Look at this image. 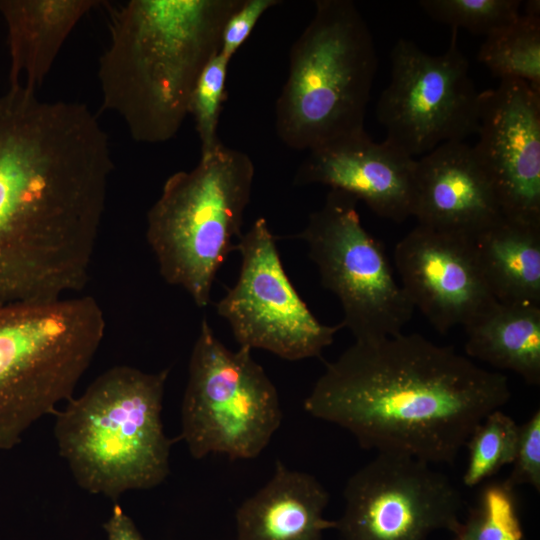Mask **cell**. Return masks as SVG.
<instances>
[{
  "label": "cell",
  "mask_w": 540,
  "mask_h": 540,
  "mask_svg": "<svg viewBox=\"0 0 540 540\" xmlns=\"http://www.w3.org/2000/svg\"><path fill=\"white\" fill-rule=\"evenodd\" d=\"M113 169L108 135L84 104L23 85L0 96V306L85 287Z\"/></svg>",
  "instance_id": "cell-1"
},
{
  "label": "cell",
  "mask_w": 540,
  "mask_h": 540,
  "mask_svg": "<svg viewBox=\"0 0 540 540\" xmlns=\"http://www.w3.org/2000/svg\"><path fill=\"white\" fill-rule=\"evenodd\" d=\"M511 397L508 378L418 333L357 342L326 365L303 403L361 448L452 464L474 428Z\"/></svg>",
  "instance_id": "cell-2"
},
{
  "label": "cell",
  "mask_w": 540,
  "mask_h": 540,
  "mask_svg": "<svg viewBox=\"0 0 540 540\" xmlns=\"http://www.w3.org/2000/svg\"><path fill=\"white\" fill-rule=\"evenodd\" d=\"M243 0H131L111 13L110 41L98 78L103 107L133 140L172 139L189 114L207 63L220 51L223 28Z\"/></svg>",
  "instance_id": "cell-3"
},
{
  "label": "cell",
  "mask_w": 540,
  "mask_h": 540,
  "mask_svg": "<svg viewBox=\"0 0 540 540\" xmlns=\"http://www.w3.org/2000/svg\"><path fill=\"white\" fill-rule=\"evenodd\" d=\"M168 374L113 366L55 412L58 452L79 487L116 500L166 480L172 441L161 413Z\"/></svg>",
  "instance_id": "cell-4"
},
{
  "label": "cell",
  "mask_w": 540,
  "mask_h": 540,
  "mask_svg": "<svg viewBox=\"0 0 540 540\" xmlns=\"http://www.w3.org/2000/svg\"><path fill=\"white\" fill-rule=\"evenodd\" d=\"M378 66L368 25L351 0H318L293 43L289 73L275 106L280 140L311 151L365 131Z\"/></svg>",
  "instance_id": "cell-5"
},
{
  "label": "cell",
  "mask_w": 540,
  "mask_h": 540,
  "mask_svg": "<svg viewBox=\"0 0 540 540\" xmlns=\"http://www.w3.org/2000/svg\"><path fill=\"white\" fill-rule=\"evenodd\" d=\"M105 328L91 296L0 306V450L74 396Z\"/></svg>",
  "instance_id": "cell-6"
},
{
  "label": "cell",
  "mask_w": 540,
  "mask_h": 540,
  "mask_svg": "<svg viewBox=\"0 0 540 540\" xmlns=\"http://www.w3.org/2000/svg\"><path fill=\"white\" fill-rule=\"evenodd\" d=\"M254 175L246 153L220 142L192 170L172 174L147 212L146 240L160 275L199 308L210 303L217 272L242 236Z\"/></svg>",
  "instance_id": "cell-7"
},
{
  "label": "cell",
  "mask_w": 540,
  "mask_h": 540,
  "mask_svg": "<svg viewBox=\"0 0 540 540\" xmlns=\"http://www.w3.org/2000/svg\"><path fill=\"white\" fill-rule=\"evenodd\" d=\"M281 421L277 388L251 349L227 348L204 318L190 355L181 404V439L190 455L256 458Z\"/></svg>",
  "instance_id": "cell-8"
},
{
  "label": "cell",
  "mask_w": 540,
  "mask_h": 540,
  "mask_svg": "<svg viewBox=\"0 0 540 540\" xmlns=\"http://www.w3.org/2000/svg\"><path fill=\"white\" fill-rule=\"evenodd\" d=\"M352 195L330 189L296 238L304 241L321 284L339 300L357 342L403 333L414 307L396 280L383 244L362 225Z\"/></svg>",
  "instance_id": "cell-9"
},
{
  "label": "cell",
  "mask_w": 540,
  "mask_h": 540,
  "mask_svg": "<svg viewBox=\"0 0 540 540\" xmlns=\"http://www.w3.org/2000/svg\"><path fill=\"white\" fill-rule=\"evenodd\" d=\"M457 36L452 28L449 47L440 55L405 38L390 52V81L378 99L376 117L385 140L413 158L477 133L480 92Z\"/></svg>",
  "instance_id": "cell-10"
},
{
  "label": "cell",
  "mask_w": 540,
  "mask_h": 540,
  "mask_svg": "<svg viewBox=\"0 0 540 540\" xmlns=\"http://www.w3.org/2000/svg\"><path fill=\"white\" fill-rule=\"evenodd\" d=\"M235 250L241 255L239 275L216 311L239 347L262 349L289 361L320 357L344 327L321 323L300 297L264 217L242 234Z\"/></svg>",
  "instance_id": "cell-11"
},
{
  "label": "cell",
  "mask_w": 540,
  "mask_h": 540,
  "mask_svg": "<svg viewBox=\"0 0 540 540\" xmlns=\"http://www.w3.org/2000/svg\"><path fill=\"white\" fill-rule=\"evenodd\" d=\"M343 498L340 540H427L461 521L462 496L450 478L404 455L377 453L349 477Z\"/></svg>",
  "instance_id": "cell-12"
},
{
  "label": "cell",
  "mask_w": 540,
  "mask_h": 540,
  "mask_svg": "<svg viewBox=\"0 0 540 540\" xmlns=\"http://www.w3.org/2000/svg\"><path fill=\"white\" fill-rule=\"evenodd\" d=\"M476 135L472 148L503 215L540 224V89L521 80H501L480 92Z\"/></svg>",
  "instance_id": "cell-13"
},
{
  "label": "cell",
  "mask_w": 540,
  "mask_h": 540,
  "mask_svg": "<svg viewBox=\"0 0 540 540\" xmlns=\"http://www.w3.org/2000/svg\"><path fill=\"white\" fill-rule=\"evenodd\" d=\"M394 264L414 309L439 333L467 327L497 303L471 236L418 224L396 244Z\"/></svg>",
  "instance_id": "cell-14"
},
{
  "label": "cell",
  "mask_w": 540,
  "mask_h": 540,
  "mask_svg": "<svg viewBox=\"0 0 540 540\" xmlns=\"http://www.w3.org/2000/svg\"><path fill=\"white\" fill-rule=\"evenodd\" d=\"M415 169V158L363 131L309 151L293 184L346 192L376 215L401 223L412 216Z\"/></svg>",
  "instance_id": "cell-15"
},
{
  "label": "cell",
  "mask_w": 540,
  "mask_h": 540,
  "mask_svg": "<svg viewBox=\"0 0 540 540\" xmlns=\"http://www.w3.org/2000/svg\"><path fill=\"white\" fill-rule=\"evenodd\" d=\"M412 216L419 225L471 237L504 216L472 146L446 142L416 160Z\"/></svg>",
  "instance_id": "cell-16"
},
{
  "label": "cell",
  "mask_w": 540,
  "mask_h": 540,
  "mask_svg": "<svg viewBox=\"0 0 540 540\" xmlns=\"http://www.w3.org/2000/svg\"><path fill=\"white\" fill-rule=\"evenodd\" d=\"M330 495L312 474L277 460L272 477L235 513V540H322L336 521L324 517Z\"/></svg>",
  "instance_id": "cell-17"
},
{
  "label": "cell",
  "mask_w": 540,
  "mask_h": 540,
  "mask_svg": "<svg viewBox=\"0 0 540 540\" xmlns=\"http://www.w3.org/2000/svg\"><path fill=\"white\" fill-rule=\"evenodd\" d=\"M96 0H0L7 26L10 86L37 90L64 42Z\"/></svg>",
  "instance_id": "cell-18"
},
{
  "label": "cell",
  "mask_w": 540,
  "mask_h": 540,
  "mask_svg": "<svg viewBox=\"0 0 540 540\" xmlns=\"http://www.w3.org/2000/svg\"><path fill=\"white\" fill-rule=\"evenodd\" d=\"M471 238L497 302L540 306V224L503 216Z\"/></svg>",
  "instance_id": "cell-19"
},
{
  "label": "cell",
  "mask_w": 540,
  "mask_h": 540,
  "mask_svg": "<svg viewBox=\"0 0 540 540\" xmlns=\"http://www.w3.org/2000/svg\"><path fill=\"white\" fill-rule=\"evenodd\" d=\"M466 356L540 384V306L497 302L464 328Z\"/></svg>",
  "instance_id": "cell-20"
},
{
  "label": "cell",
  "mask_w": 540,
  "mask_h": 540,
  "mask_svg": "<svg viewBox=\"0 0 540 540\" xmlns=\"http://www.w3.org/2000/svg\"><path fill=\"white\" fill-rule=\"evenodd\" d=\"M478 61L501 80H521L540 89V16L521 13L485 37Z\"/></svg>",
  "instance_id": "cell-21"
},
{
  "label": "cell",
  "mask_w": 540,
  "mask_h": 540,
  "mask_svg": "<svg viewBox=\"0 0 540 540\" xmlns=\"http://www.w3.org/2000/svg\"><path fill=\"white\" fill-rule=\"evenodd\" d=\"M453 540H528L515 487L506 480L486 483Z\"/></svg>",
  "instance_id": "cell-22"
},
{
  "label": "cell",
  "mask_w": 540,
  "mask_h": 540,
  "mask_svg": "<svg viewBox=\"0 0 540 540\" xmlns=\"http://www.w3.org/2000/svg\"><path fill=\"white\" fill-rule=\"evenodd\" d=\"M519 424L501 409L489 413L472 431L465 446L467 465L462 477L468 488L476 487L513 462Z\"/></svg>",
  "instance_id": "cell-23"
},
{
  "label": "cell",
  "mask_w": 540,
  "mask_h": 540,
  "mask_svg": "<svg viewBox=\"0 0 540 540\" xmlns=\"http://www.w3.org/2000/svg\"><path fill=\"white\" fill-rule=\"evenodd\" d=\"M519 0H421L424 12L452 28L484 35L510 24L521 12Z\"/></svg>",
  "instance_id": "cell-24"
},
{
  "label": "cell",
  "mask_w": 540,
  "mask_h": 540,
  "mask_svg": "<svg viewBox=\"0 0 540 540\" xmlns=\"http://www.w3.org/2000/svg\"><path fill=\"white\" fill-rule=\"evenodd\" d=\"M230 59L217 53L203 69L194 88L189 114H192L201 143V155L210 153L221 141L217 126L224 101Z\"/></svg>",
  "instance_id": "cell-25"
},
{
  "label": "cell",
  "mask_w": 540,
  "mask_h": 540,
  "mask_svg": "<svg viewBox=\"0 0 540 540\" xmlns=\"http://www.w3.org/2000/svg\"><path fill=\"white\" fill-rule=\"evenodd\" d=\"M512 470L505 479L513 487L529 485L540 491V410L519 425Z\"/></svg>",
  "instance_id": "cell-26"
},
{
  "label": "cell",
  "mask_w": 540,
  "mask_h": 540,
  "mask_svg": "<svg viewBox=\"0 0 540 540\" xmlns=\"http://www.w3.org/2000/svg\"><path fill=\"white\" fill-rule=\"evenodd\" d=\"M280 3L279 0H243L225 23L219 52L231 60L249 37L260 17Z\"/></svg>",
  "instance_id": "cell-27"
},
{
  "label": "cell",
  "mask_w": 540,
  "mask_h": 540,
  "mask_svg": "<svg viewBox=\"0 0 540 540\" xmlns=\"http://www.w3.org/2000/svg\"><path fill=\"white\" fill-rule=\"evenodd\" d=\"M107 540H143L134 521L115 504L108 520L104 524Z\"/></svg>",
  "instance_id": "cell-28"
}]
</instances>
